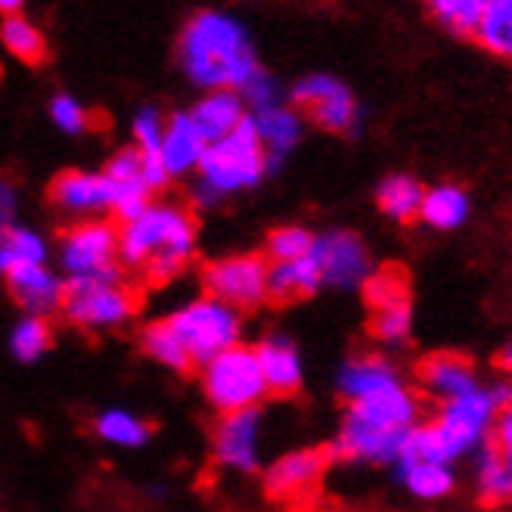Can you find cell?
Wrapping results in <instances>:
<instances>
[{
  "label": "cell",
  "mask_w": 512,
  "mask_h": 512,
  "mask_svg": "<svg viewBox=\"0 0 512 512\" xmlns=\"http://www.w3.org/2000/svg\"><path fill=\"white\" fill-rule=\"evenodd\" d=\"M419 419H423L419 395L407 379H398L345 407L329 454L345 463L395 466Z\"/></svg>",
  "instance_id": "cell-1"
},
{
  "label": "cell",
  "mask_w": 512,
  "mask_h": 512,
  "mask_svg": "<svg viewBox=\"0 0 512 512\" xmlns=\"http://www.w3.org/2000/svg\"><path fill=\"white\" fill-rule=\"evenodd\" d=\"M180 69L199 90H243L261 69L243 19L224 10H199L177 41Z\"/></svg>",
  "instance_id": "cell-2"
},
{
  "label": "cell",
  "mask_w": 512,
  "mask_h": 512,
  "mask_svg": "<svg viewBox=\"0 0 512 512\" xmlns=\"http://www.w3.org/2000/svg\"><path fill=\"white\" fill-rule=\"evenodd\" d=\"M199 249L196 215L180 202H149L118 227V264L143 270L153 283H174Z\"/></svg>",
  "instance_id": "cell-3"
},
{
  "label": "cell",
  "mask_w": 512,
  "mask_h": 512,
  "mask_svg": "<svg viewBox=\"0 0 512 512\" xmlns=\"http://www.w3.org/2000/svg\"><path fill=\"white\" fill-rule=\"evenodd\" d=\"M497 413L500 407L485 385L466 391L460 398L441 401L435 419H419L413 426L401 457L457 466L488 444Z\"/></svg>",
  "instance_id": "cell-4"
},
{
  "label": "cell",
  "mask_w": 512,
  "mask_h": 512,
  "mask_svg": "<svg viewBox=\"0 0 512 512\" xmlns=\"http://www.w3.org/2000/svg\"><path fill=\"white\" fill-rule=\"evenodd\" d=\"M274 168L277 165L267 159L252 128V118H246L233 134L205 146V156L196 168L193 202L202 208H212L230 196L255 190Z\"/></svg>",
  "instance_id": "cell-5"
},
{
  "label": "cell",
  "mask_w": 512,
  "mask_h": 512,
  "mask_svg": "<svg viewBox=\"0 0 512 512\" xmlns=\"http://www.w3.org/2000/svg\"><path fill=\"white\" fill-rule=\"evenodd\" d=\"M165 320L174 329L180 345H184L190 364H199V367L205 360L218 357L221 351L239 345V339H243V314L205 292L196 298H187L184 305H177Z\"/></svg>",
  "instance_id": "cell-6"
},
{
  "label": "cell",
  "mask_w": 512,
  "mask_h": 512,
  "mask_svg": "<svg viewBox=\"0 0 512 512\" xmlns=\"http://www.w3.org/2000/svg\"><path fill=\"white\" fill-rule=\"evenodd\" d=\"M63 314L72 326L84 333H115L134 320L137 295L122 280V274L94 277V280H72L66 283Z\"/></svg>",
  "instance_id": "cell-7"
},
{
  "label": "cell",
  "mask_w": 512,
  "mask_h": 512,
  "mask_svg": "<svg viewBox=\"0 0 512 512\" xmlns=\"http://www.w3.org/2000/svg\"><path fill=\"white\" fill-rule=\"evenodd\" d=\"M199 382L205 391V401L221 416L261 407V401L267 398V385L258 370V357L246 345H233L221 351L218 357L205 360Z\"/></svg>",
  "instance_id": "cell-8"
},
{
  "label": "cell",
  "mask_w": 512,
  "mask_h": 512,
  "mask_svg": "<svg viewBox=\"0 0 512 512\" xmlns=\"http://www.w3.org/2000/svg\"><path fill=\"white\" fill-rule=\"evenodd\" d=\"M56 258L59 274H63L66 283L122 274V264H118V227L103 218L75 221L59 239Z\"/></svg>",
  "instance_id": "cell-9"
},
{
  "label": "cell",
  "mask_w": 512,
  "mask_h": 512,
  "mask_svg": "<svg viewBox=\"0 0 512 512\" xmlns=\"http://www.w3.org/2000/svg\"><path fill=\"white\" fill-rule=\"evenodd\" d=\"M289 100H292L289 106L301 109L317 128L329 134L351 137L364 125V106L354 97V90L336 75H326V72L305 75L292 84Z\"/></svg>",
  "instance_id": "cell-10"
},
{
  "label": "cell",
  "mask_w": 512,
  "mask_h": 512,
  "mask_svg": "<svg viewBox=\"0 0 512 512\" xmlns=\"http://www.w3.org/2000/svg\"><path fill=\"white\" fill-rule=\"evenodd\" d=\"M311 258L320 270V283L329 289H339V292L364 289V283L376 270L364 239H360L354 230H342V227L314 233Z\"/></svg>",
  "instance_id": "cell-11"
},
{
  "label": "cell",
  "mask_w": 512,
  "mask_h": 512,
  "mask_svg": "<svg viewBox=\"0 0 512 512\" xmlns=\"http://www.w3.org/2000/svg\"><path fill=\"white\" fill-rule=\"evenodd\" d=\"M205 295H212L233 311H252L267 301V258L227 255L202 270Z\"/></svg>",
  "instance_id": "cell-12"
},
{
  "label": "cell",
  "mask_w": 512,
  "mask_h": 512,
  "mask_svg": "<svg viewBox=\"0 0 512 512\" xmlns=\"http://www.w3.org/2000/svg\"><path fill=\"white\" fill-rule=\"evenodd\" d=\"M370 301V329L379 345L385 348H404L413 336V308L407 280L398 270H373V277L364 283Z\"/></svg>",
  "instance_id": "cell-13"
},
{
  "label": "cell",
  "mask_w": 512,
  "mask_h": 512,
  "mask_svg": "<svg viewBox=\"0 0 512 512\" xmlns=\"http://www.w3.org/2000/svg\"><path fill=\"white\" fill-rule=\"evenodd\" d=\"M215 463L233 475H252L264 463V413L258 407L224 413L212 435Z\"/></svg>",
  "instance_id": "cell-14"
},
{
  "label": "cell",
  "mask_w": 512,
  "mask_h": 512,
  "mask_svg": "<svg viewBox=\"0 0 512 512\" xmlns=\"http://www.w3.org/2000/svg\"><path fill=\"white\" fill-rule=\"evenodd\" d=\"M326 472V454L317 447H295L264 466V491L274 500H298L317 488Z\"/></svg>",
  "instance_id": "cell-15"
},
{
  "label": "cell",
  "mask_w": 512,
  "mask_h": 512,
  "mask_svg": "<svg viewBox=\"0 0 512 512\" xmlns=\"http://www.w3.org/2000/svg\"><path fill=\"white\" fill-rule=\"evenodd\" d=\"M50 199L63 215L90 221L112 208V187L103 171H63L50 184Z\"/></svg>",
  "instance_id": "cell-16"
},
{
  "label": "cell",
  "mask_w": 512,
  "mask_h": 512,
  "mask_svg": "<svg viewBox=\"0 0 512 512\" xmlns=\"http://www.w3.org/2000/svg\"><path fill=\"white\" fill-rule=\"evenodd\" d=\"M7 286L10 295L16 298V305L32 314V317H47L53 311H59L66 295V280L59 270H53L50 264H28V267H16L10 270Z\"/></svg>",
  "instance_id": "cell-17"
},
{
  "label": "cell",
  "mask_w": 512,
  "mask_h": 512,
  "mask_svg": "<svg viewBox=\"0 0 512 512\" xmlns=\"http://www.w3.org/2000/svg\"><path fill=\"white\" fill-rule=\"evenodd\" d=\"M252 351L258 357V370L267 385V395L270 391L274 395H295L301 382H305V360H301L298 345L289 336L274 333L261 339Z\"/></svg>",
  "instance_id": "cell-18"
},
{
  "label": "cell",
  "mask_w": 512,
  "mask_h": 512,
  "mask_svg": "<svg viewBox=\"0 0 512 512\" xmlns=\"http://www.w3.org/2000/svg\"><path fill=\"white\" fill-rule=\"evenodd\" d=\"M205 146L208 143L202 140V134L196 131V125L190 122L187 112H174L165 118L162 143H159V162L171 180L196 174V168L205 156Z\"/></svg>",
  "instance_id": "cell-19"
},
{
  "label": "cell",
  "mask_w": 512,
  "mask_h": 512,
  "mask_svg": "<svg viewBox=\"0 0 512 512\" xmlns=\"http://www.w3.org/2000/svg\"><path fill=\"white\" fill-rule=\"evenodd\" d=\"M249 118L267 159L274 165H280V159H286L301 143V137H305V115L295 106H289L286 100L267 109H258V112H249Z\"/></svg>",
  "instance_id": "cell-20"
},
{
  "label": "cell",
  "mask_w": 512,
  "mask_h": 512,
  "mask_svg": "<svg viewBox=\"0 0 512 512\" xmlns=\"http://www.w3.org/2000/svg\"><path fill=\"white\" fill-rule=\"evenodd\" d=\"M419 385L426 388V395H432L441 404V401L460 398L466 391L478 388L481 376L469 357L444 351V354H432L423 360V367H419Z\"/></svg>",
  "instance_id": "cell-21"
},
{
  "label": "cell",
  "mask_w": 512,
  "mask_h": 512,
  "mask_svg": "<svg viewBox=\"0 0 512 512\" xmlns=\"http://www.w3.org/2000/svg\"><path fill=\"white\" fill-rule=\"evenodd\" d=\"M187 115L196 125V131L202 134V140L215 143L243 125L249 118V109L236 90H208V94H202V100H196V106Z\"/></svg>",
  "instance_id": "cell-22"
},
{
  "label": "cell",
  "mask_w": 512,
  "mask_h": 512,
  "mask_svg": "<svg viewBox=\"0 0 512 512\" xmlns=\"http://www.w3.org/2000/svg\"><path fill=\"white\" fill-rule=\"evenodd\" d=\"M398 379H404L401 370L391 364L385 354H357L342 364L336 385H339V395L351 404V401L367 398L373 391L398 382Z\"/></svg>",
  "instance_id": "cell-23"
},
{
  "label": "cell",
  "mask_w": 512,
  "mask_h": 512,
  "mask_svg": "<svg viewBox=\"0 0 512 512\" xmlns=\"http://www.w3.org/2000/svg\"><path fill=\"white\" fill-rule=\"evenodd\" d=\"M395 466H398L401 488L410 497L423 500V503L444 500V497L454 494V488H457V472H454V466H447V463L401 457Z\"/></svg>",
  "instance_id": "cell-24"
},
{
  "label": "cell",
  "mask_w": 512,
  "mask_h": 512,
  "mask_svg": "<svg viewBox=\"0 0 512 512\" xmlns=\"http://www.w3.org/2000/svg\"><path fill=\"white\" fill-rule=\"evenodd\" d=\"M472 215V199L460 184H435L423 193V205H419V221L438 233H454L460 230Z\"/></svg>",
  "instance_id": "cell-25"
},
{
  "label": "cell",
  "mask_w": 512,
  "mask_h": 512,
  "mask_svg": "<svg viewBox=\"0 0 512 512\" xmlns=\"http://www.w3.org/2000/svg\"><path fill=\"white\" fill-rule=\"evenodd\" d=\"M320 289V270L311 255L277 264L267 261V301H301L317 295Z\"/></svg>",
  "instance_id": "cell-26"
},
{
  "label": "cell",
  "mask_w": 512,
  "mask_h": 512,
  "mask_svg": "<svg viewBox=\"0 0 512 512\" xmlns=\"http://www.w3.org/2000/svg\"><path fill=\"white\" fill-rule=\"evenodd\" d=\"M47 261H50V243L41 230L25 224L0 230V274H10V270L28 264H47Z\"/></svg>",
  "instance_id": "cell-27"
},
{
  "label": "cell",
  "mask_w": 512,
  "mask_h": 512,
  "mask_svg": "<svg viewBox=\"0 0 512 512\" xmlns=\"http://www.w3.org/2000/svg\"><path fill=\"white\" fill-rule=\"evenodd\" d=\"M423 193L426 187L419 184L413 174H388L382 177V184L376 187V202L382 208V215L398 221V224H407L419 215V205H423Z\"/></svg>",
  "instance_id": "cell-28"
},
{
  "label": "cell",
  "mask_w": 512,
  "mask_h": 512,
  "mask_svg": "<svg viewBox=\"0 0 512 512\" xmlns=\"http://www.w3.org/2000/svg\"><path fill=\"white\" fill-rule=\"evenodd\" d=\"M472 41H478V47L491 56H512V0H481Z\"/></svg>",
  "instance_id": "cell-29"
},
{
  "label": "cell",
  "mask_w": 512,
  "mask_h": 512,
  "mask_svg": "<svg viewBox=\"0 0 512 512\" xmlns=\"http://www.w3.org/2000/svg\"><path fill=\"white\" fill-rule=\"evenodd\" d=\"M475 457V485L481 500L506 503L512 497V460L494 444H485Z\"/></svg>",
  "instance_id": "cell-30"
},
{
  "label": "cell",
  "mask_w": 512,
  "mask_h": 512,
  "mask_svg": "<svg viewBox=\"0 0 512 512\" xmlns=\"http://www.w3.org/2000/svg\"><path fill=\"white\" fill-rule=\"evenodd\" d=\"M97 438L109 447H118V450H137L149 441V423L128 410V407H109L97 416Z\"/></svg>",
  "instance_id": "cell-31"
},
{
  "label": "cell",
  "mask_w": 512,
  "mask_h": 512,
  "mask_svg": "<svg viewBox=\"0 0 512 512\" xmlns=\"http://www.w3.org/2000/svg\"><path fill=\"white\" fill-rule=\"evenodd\" d=\"M0 44L25 66H41L47 59V41L41 28L25 16H4V22H0Z\"/></svg>",
  "instance_id": "cell-32"
},
{
  "label": "cell",
  "mask_w": 512,
  "mask_h": 512,
  "mask_svg": "<svg viewBox=\"0 0 512 512\" xmlns=\"http://www.w3.org/2000/svg\"><path fill=\"white\" fill-rule=\"evenodd\" d=\"M140 345L143 351L156 360V364L168 367V370H190V357L184 351V345H180V339L174 336V329L168 326V320H153L143 326V336H140Z\"/></svg>",
  "instance_id": "cell-33"
},
{
  "label": "cell",
  "mask_w": 512,
  "mask_h": 512,
  "mask_svg": "<svg viewBox=\"0 0 512 512\" xmlns=\"http://www.w3.org/2000/svg\"><path fill=\"white\" fill-rule=\"evenodd\" d=\"M50 345H53V333H50L47 317L25 314L10 329V354L16 360H22V364H35V360H41L50 351Z\"/></svg>",
  "instance_id": "cell-34"
},
{
  "label": "cell",
  "mask_w": 512,
  "mask_h": 512,
  "mask_svg": "<svg viewBox=\"0 0 512 512\" xmlns=\"http://www.w3.org/2000/svg\"><path fill=\"white\" fill-rule=\"evenodd\" d=\"M429 16L457 38H475V25L481 13V0H423Z\"/></svg>",
  "instance_id": "cell-35"
},
{
  "label": "cell",
  "mask_w": 512,
  "mask_h": 512,
  "mask_svg": "<svg viewBox=\"0 0 512 512\" xmlns=\"http://www.w3.org/2000/svg\"><path fill=\"white\" fill-rule=\"evenodd\" d=\"M314 246V233L301 224H283L274 233L267 236V261L277 264V261H298V258H308Z\"/></svg>",
  "instance_id": "cell-36"
},
{
  "label": "cell",
  "mask_w": 512,
  "mask_h": 512,
  "mask_svg": "<svg viewBox=\"0 0 512 512\" xmlns=\"http://www.w3.org/2000/svg\"><path fill=\"white\" fill-rule=\"evenodd\" d=\"M162 128H165V115L153 106H143L134 115V125H131V137H134V149L140 156H159V143H162Z\"/></svg>",
  "instance_id": "cell-37"
},
{
  "label": "cell",
  "mask_w": 512,
  "mask_h": 512,
  "mask_svg": "<svg viewBox=\"0 0 512 512\" xmlns=\"http://www.w3.org/2000/svg\"><path fill=\"white\" fill-rule=\"evenodd\" d=\"M50 118H53V125L69 137H81L90 131V112L84 109L81 100L69 94H56L50 100Z\"/></svg>",
  "instance_id": "cell-38"
},
{
  "label": "cell",
  "mask_w": 512,
  "mask_h": 512,
  "mask_svg": "<svg viewBox=\"0 0 512 512\" xmlns=\"http://www.w3.org/2000/svg\"><path fill=\"white\" fill-rule=\"evenodd\" d=\"M239 97H243L246 109L249 112H258V109H267V106H274V103H283V87L280 81L270 75L264 66L243 84V90H239Z\"/></svg>",
  "instance_id": "cell-39"
},
{
  "label": "cell",
  "mask_w": 512,
  "mask_h": 512,
  "mask_svg": "<svg viewBox=\"0 0 512 512\" xmlns=\"http://www.w3.org/2000/svg\"><path fill=\"white\" fill-rule=\"evenodd\" d=\"M19 215V190L10 177H0V230L16 224Z\"/></svg>",
  "instance_id": "cell-40"
},
{
  "label": "cell",
  "mask_w": 512,
  "mask_h": 512,
  "mask_svg": "<svg viewBox=\"0 0 512 512\" xmlns=\"http://www.w3.org/2000/svg\"><path fill=\"white\" fill-rule=\"evenodd\" d=\"M488 444H494L497 450H503V454H509V450H512V416H509V410H500L497 413L494 426H491Z\"/></svg>",
  "instance_id": "cell-41"
},
{
  "label": "cell",
  "mask_w": 512,
  "mask_h": 512,
  "mask_svg": "<svg viewBox=\"0 0 512 512\" xmlns=\"http://www.w3.org/2000/svg\"><path fill=\"white\" fill-rule=\"evenodd\" d=\"M25 0H0V16H19Z\"/></svg>",
  "instance_id": "cell-42"
}]
</instances>
